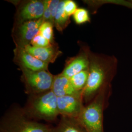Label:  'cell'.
<instances>
[{
	"mask_svg": "<svg viewBox=\"0 0 132 132\" xmlns=\"http://www.w3.org/2000/svg\"><path fill=\"white\" fill-rule=\"evenodd\" d=\"M31 96L27 112L33 117L52 121L59 114L57 107V97L51 90Z\"/></svg>",
	"mask_w": 132,
	"mask_h": 132,
	"instance_id": "cell-1",
	"label": "cell"
},
{
	"mask_svg": "<svg viewBox=\"0 0 132 132\" xmlns=\"http://www.w3.org/2000/svg\"><path fill=\"white\" fill-rule=\"evenodd\" d=\"M104 98V91L102 89L90 103L84 106L77 119L87 132H104L103 113Z\"/></svg>",
	"mask_w": 132,
	"mask_h": 132,
	"instance_id": "cell-2",
	"label": "cell"
},
{
	"mask_svg": "<svg viewBox=\"0 0 132 132\" xmlns=\"http://www.w3.org/2000/svg\"><path fill=\"white\" fill-rule=\"evenodd\" d=\"M89 77L82 93L83 99L86 101L93 98L103 88L108 72L107 65L101 58L92 55H89Z\"/></svg>",
	"mask_w": 132,
	"mask_h": 132,
	"instance_id": "cell-3",
	"label": "cell"
},
{
	"mask_svg": "<svg viewBox=\"0 0 132 132\" xmlns=\"http://www.w3.org/2000/svg\"><path fill=\"white\" fill-rule=\"evenodd\" d=\"M20 69L27 93L31 95H37L51 90L54 76L49 71H34L24 68Z\"/></svg>",
	"mask_w": 132,
	"mask_h": 132,
	"instance_id": "cell-4",
	"label": "cell"
},
{
	"mask_svg": "<svg viewBox=\"0 0 132 132\" xmlns=\"http://www.w3.org/2000/svg\"><path fill=\"white\" fill-rule=\"evenodd\" d=\"M3 132H51L46 125L28 120L21 112L10 115L3 123Z\"/></svg>",
	"mask_w": 132,
	"mask_h": 132,
	"instance_id": "cell-5",
	"label": "cell"
},
{
	"mask_svg": "<svg viewBox=\"0 0 132 132\" xmlns=\"http://www.w3.org/2000/svg\"><path fill=\"white\" fill-rule=\"evenodd\" d=\"M44 21L41 18L14 24L12 36L16 47L24 48L30 45L33 38L39 33V28Z\"/></svg>",
	"mask_w": 132,
	"mask_h": 132,
	"instance_id": "cell-6",
	"label": "cell"
},
{
	"mask_svg": "<svg viewBox=\"0 0 132 132\" xmlns=\"http://www.w3.org/2000/svg\"><path fill=\"white\" fill-rule=\"evenodd\" d=\"M44 11V1L30 0L18 5L14 24L42 18Z\"/></svg>",
	"mask_w": 132,
	"mask_h": 132,
	"instance_id": "cell-7",
	"label": "cell"
},
{
	"mask_svg": "<svg viewBox=\"0 0 132 132\" xmlns=\"http://www.w3.org/2000/svg\"><path fill=\"white\" fill-rule=\"evenodd\" d=\"M82 95H67L57 97L59 114L63 117L77 119L84 107Z\"/></svg>",
	"mask_w": 132,
	"mask_h": 132,
	"instance_id": "cell-8",
	"label": "cell"
},
{
	"mask_svg": "<svg viewBox=\"0 0 132 132\" xmlns=\"http://www.w3.org/2000/svg\"><path fill=\"white\" fill-rule=\"evenodd\" d=\"M14 61L20 68L34 71H48V64L33 56L23 47H16L14 49Z\"/></svg>",
	"mask_w": 132,
	"mask_h": 132,
	"instance_id": "cell-9",
	"label": "cell"
},
{
	"mask_svg": "<svg viewBox=\"0 0 132 132\" xmlns=\"http://www.w3.org/2000/svg\"><path fill=\"white\" fill-rule=\"evenodd\" d=\"M90 58L86 51H81L76 56L68 59L66 61L62 75L70 78L81 71L89 70Z\"/></svg>",
	"mask_w": 132,
	"mask_h": 132,
	"instance_id": "cell-10",
	"label": "cell"
},
{
	"mask_svg": "<svg viewBox=\"0 0 132 132\" xmlns=\"http://www.w3.org/2000/svg\"><path fill=\"white\" fill-rule=\"evenodd\" d=\"M24 50L39 60L47 64L54 63L62 54L56 43L47 47H38L28 45Z\"/></svg>",
	"mask_w": 132,
	"mask_h": 132,
	"instance_id": "cell-11",
	"label": "cell"
},
{
	"mask_svg": "<svg viewBox=\"0 0 132 132\" xmlns=\"http://www.w3.org/2000/svg\"><path fill=\"white\" fill-rule=\"evenodd\" d=\"M51 90L57 97L67 95L82 96V93L77 92L74 88L70 79L61 73L54 76Z\"/></svg>",
	"mask_w": 132,
	"mask_h": 132,
	"instance_id": "cell-12",
	"label": "cell"
},
{
	"mask_svg": "<svg viewBox=\"0 0 132 132\" xmlns=\"http://www.w3.org/2000/svg\"><path fill=\"white\" fill-rule=\"evenodd\" d=\"M51 132H87L77 119L63 117L59 125Z\"/></svg>",
	"mask_w": 132,
	"mask_h": 132,
	"instance_id": "cell-13",
	"label": "cell"
},
{
	"mask_svg": "<svg viewBox=\"0 0 132 132\" xmlns=\"http://www.w3.org/2000/svg\"><path fill=\"white\" fill-rule=\"evenodd\" d=\"M65 1H60L54 20L53 26L59 32H62L70 23V17L64 10Z\"/></svg>",
	"mask_w": 132,
	"mask_h": 132,
	"instance_id": "cell-14",
	"label": "cell"
},
{
	"mask_svg": "<svg viewBox=\"0 0 132 132\" xmlns=\"http://www.w3.org/2000/svg\"><path fill=\"white\" fill-rule=\"evenodd\" d=\"M60 2V1L59 0L44 1V11L42 17L44 21L50 22L53 24L54 20Z\"/></svg>",
	"mask_w": 132,
	"mask_h": 132,
	"instance_id": "cell-15",
	"label": "cell"
},
{
	"mask_svg": "<svg viewBox=\"0 0 132 132\" xmlns=\"http://www.w3.org/2000/svg\"><path fill=\"white\" fill-rule=\"evenodd\" d=\"M89 77V70L81 71L70 79L71 84L77 92L83 93Z\"/></svg>",
	"mask_w": 132,
	"mask_h": 132,
	"instance_id": "cell-16",
	"label": "cell"
},
{
	"mask_svg": "<svg viewBox=\"0 0 132 132\" xmlns=\"http://www.w3.org/2000/svg\"><path fill=\"white\" fill-rule=\"evenodd\" d=\"M53 27L54 26L52 23L44 21L40 27L39 33L52 44H55L56 43L54 39Z\"/></svg>",
	"mask_w": 132,
	"mask_h": 132,
	"instance_id": "cell-17",
	"label": "cell"
},
{
	"mask_svg": "<svg viewBox=\"0 0 132 132\" xmlns=\"http://www.w3.org/2000/svg\"><path fill=\"white\" fill-rule=\"evenodd\" d=\"M73 17L75 22L78 24H84L90 21L89 12L87 10L84 9H78L73 15Z\"/></svg>",
	"mask_w": 132,
	"mask_h": 132,
	"instance_id": "cell-18",
	"label": "cell"
},
{
	"mask_svg": "<svg viewBox=\"0 0 132 132\" xmlns=\"http://www.w3.org/2000/svg\"><path fill=\"white\" fill-rule=\"evenodd\" d=\"M52 44H54L50 42L46 38L44 37L42 35L38 33L33 38L30 45L35 47H48Z\"/></svg>",
	"mask_w": 132,
	"mask_h": 132,
	"instance_id": "cell-19",
	"label": "cell"
},
{
	"mask_svg": "<svg viewBox=\"0 0 132 132\" xmlns=\"http://www.w3.org/2000/svg\"><path fill=\"white\" fill-rule=\"evenodd\" d=\"M78 9L76 2L72 0H66L64 3V10L66 14L69 17L73 15Z\"/></svg>",
	"mask_w": 132,
	"mask_h": 132,
	"instance_id": "cell-20",
	"label": "cell"
}]
</instances>
